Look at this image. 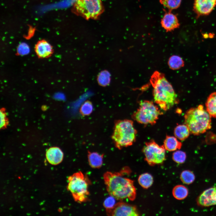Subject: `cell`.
I'll return each mask as SVG.
<instances>
[{"instance_id":"obj_25","label":"cell","mask_w":216,"mask_h":216,"mask_svg":"<svg viewBox=\"0 0 216 216\" xmlns=\"http://www.w3.org/2000/svg\"><path fill=\"white\" fill-rule=\"evenodd\" d=\"M160 4L170 10L175 9L180 6L182 0H159Z\"/></svg>"},{"instance_id":"obj_4","label":"cell","mask_w":216,"mask_h":216,"mask_svg":"<svg viewBox=\"0 0 216 216\" xmlns=\"http://www.w3.org/2000/svg\"><path fill=\"white\" fill-rule=\"evenodd\" d=\"M137 134L132 121L119 120L114 123L111 138L115 147L121 149L132 145L136 141Z\"/></svg>"},{"instance_id":"obj_17","label":"cell","mask_w":216,"mask_h":216,"mask_svg":"<svg viewBox=\"0 0 216 216\" xmlns=\"http://www.w3.org/2000/svg\"><path fill=\"white\" fill-rule=\"evenodd\" d=\"M206 110L211 117L216 118V92L211 93L207 100Z\"/></svg>"},{"instance_id":"obj_18","label":"cell","mask_w":216,"mask_h":216,"mask_svg":"<svg viewBox=\"0 0 216 216\" xmlns=\"http://www.w3.org/2000/svg\"><path fill=\"white\" fill-rule=\"evenodd\" d=\"M190 133L188 127L185 124H179L174 130L175 136L181 140H184L189 136Z\"/></svg>"},{"instance_id":"obj_5","label":"cell","mask_w":216,"mask_h":216,"mask_svg":"<svg viewBox=\"0 0 216 216\" xmlns=\"http://www.w3.org/2000/svg\"><path fill=\"white\" fill-rule=\"evenodd\" d=\"M67 189L71 193L74 201L79 203L86 202L89 194L88 188L90 182L81 171L74 173L68 178Z\"/></svg>"},{"instance_id":"obj_2","label":"cell","mask_w":216,"mask_h":216,"mask_svg":"<svg viewBox=\"0 0 216 216\" xmlns=\"http://www.w3.org/2000/svg\"><path fill=\"white\" fill-rule=\"evenodd\" d=\"M124 170L119 172H106L103 175L104 182L110 196L118 200L127 199L133 201L136 197V189L133 181L123 176Z\"/></svg>"},{"instance_id":"obj_29","label":"cell","mask_w":216,"mask_h":216,"mask_svg":"<svg viewBox=\"0 0 216 216\" xmlns=\"http://www.w3.org/2000/svg\"><path fill=\"white\" fill-rule=\"evenodd\" d=\"M0 117H1V124L0 127L1 128L4 127L6 123V120L5 115L3 112H0Z\"/></svg>"},{"instance_id":"obj_21","label":"cell","mask_w":216,"mask_h":216,"mask_svg":"<svg viewBox=\"0 0 216 216\" xmlns=\"http://www.w3.org/2000/svg\"><path fill=\"white\" fill-rule=\"evenodd\" d=\"M140 185L143 188L147 189L150 187L153 182L152 176L150 174L145 173L140 175L138 178Z\"/></svg>"},{"instance_id":"obj_13","label":"cell","mask_w":216,"mask_h":216,"mask_svg":"<svg viewBox=\"0 0 216 216\" xmlns=\"http://www.w3.org/2000/svg\"><path fill=\"white\" fill-rule=\"evenodd\" d=\"M162 27L166 31H172L178 28L180 24L177 16L171 12L166 13L161 20Z\"/></svg>"},{"instance_id":"obj_1","label":"cell","mask_w":216,"mask_h":216,"mask_svg":"<svg viewBox=\"0 0 216 216\" xmlns=\"http://www.w3.org/2000/svg\"><path fill=\"white\" fill-rule=\"evenodd\" d=\"M150 81L153 88L154 101L161 109L166 111L178 103L177 94L163 74L157 71L154 72Z\"/></svg>"},{"instance_id":"obj_14","label":"cell","mask_w":216,"mask_h":216,"mask_svg":"<svg viewBox=\"0 0 216 216\" xmlns=\"http://www.w3.org/2000/svg\"><path fill=\"white\" fill-rule=\"evenodd\" d=\"M46 157L48 161L52 165H57L63 160L64 154L62 150L57 147L49 148L46 151Z\"/></svg>"},{"instance_id":"obj_27","label":"cell","mask_w":216,"mask_h":216,"mask_svg":"<svg viewBox=\"0 0 216 216\" xmlns=\"http://www.w3.org/2000/svg\"><path fill=\"white\" fill-rule=\"evenodd\" d=\"M115 198L112 196L106 198L104 201L103 206L106 209L111 208L116 204Z\"/></svg>"},{"instance_id":"obj_16","label":"cell","mask_w":216,"mask_h":216,"mask_svg":"<svg viewBox=\"0 0 216 216\" xmlns=\"http://www.w3.org/2000/svg\"><path fill=\"white\" fill-rule=\"evenodd\" d=\"M182 145V143L178 141L176 137L166 135L163 145L166 150L172 152L180 149Z\"/></svg>"},{"instance_id":"obj_6","label":"cell","mask_w":216,"mask_h":216,"mask_svg":"<svg viewBox=\"0 0 216 216\" xmlns=\"http://www.w3.org/2000/svg\"><path fill=\"white\" fill-rule=\"evenodd\" d=\"M139 103L138 108L132 116V118L145 125L155 124L163 112L152 101L142 100Z\"/></svg>"},{"instance_id":"obj_24","label":"cell","mask_w":216,"mask_h":216,"mask_svg":"<svg viewBox=\"0 0 216 216\" xmlns=\"http://www.w3.org/2000/svg\"><path fill=\"white\" fill-rule=\"evenodd\" d=\"M180 178L183 183L189 184L194 182L195 176L192 171L189 170H185L183 171L181 173Z\"/></svg>"},{"instance_id":"obj_26","label":"cell","mask_w":216,"mask_h":216,"mask_svg":"<svg viewBox=\"0 0 216 216\" xmlns=\"http://www.w3.org/2000/svg\"><path fill=\"white\" fill-rule=\"evenodd\" d=\"M185 153L182 151L177 150L175 152L172 154V158L176 163L178 164L184 163L186 159Z\"/></svg>"},{"instance_id":"obj_22","label":"cell","mask_w":216,"mask_h":216,"mask_svg":"<svg viewBox=\"0 0 216 216\" xmlns=\"http://www.w3.org/2000/svg\"><path fill=\"white\" fill-rule=\"evenodd\" d=\"M111 80V74L106 70L100 72L98 75L97 81L98 84L103 87L108 86Z\"/></svg>"},{"instance_id":"obj_9","label":"cell","mask_w":216,"mask_h":216,"mask_svg":"<svg viewBox=\"0 0 216 216\" xmlns=\"http://www.w3.org/2000/svg\"><path fill=\"white\" fill-rule=\"evenodd\" d=\"M108 216H137L139 213L136 207L132 205L121 202L116 203L112 208L106 209Z\"/></svg>"},{"instance_id":"obj_12","label":"cell","mask_w":216,"mask_h":216,"mask_svg":"<svg viewBox=\"0 0 216 216\" xmlns=\"http://www.w3.org/2000/svg\"><path fill=\"white\" fill-rule=\"evenodd\" d=\"M35 53L39 58H44L50 57L53 52L52 46L46 40L38 41L34 46Z\"/></svg>"},{"instance_id":"obj_8","label":"cell","mask_w":216,"mask_h":216,"mask_svg":"<svg viewBox=\"0 0 216 216\" xmlns=\"http://www.w3.org/2000/svg\"><path fill=\"white\" fill-rule=\"evenodd\" d=\"M166 150L163 145L160 146L154 140L146 142L142 149L145 160L150 166L163 163L166 160Z\"/></svg>"},{"instance_id":"obj_3","label":"cell","mask_w":216,"mask_h":216,"mask_svg":"<svg viewBox=\"0 0 216 216\" xmlns=\"http://www.w3.org/2000/svg\"><path fill=\"white\" fill-rule=\"evenodd\" d=\"M211 116L202 105L191 108L185 112L184 124L190 133L194 135L203 134L211 127Z\"/></svg>"},{"instance_id":"obj_23","label":"cell","mask_w":216,"mask_h":216,"mask_svg":"<svg viewBox=\"0 0 216 216\" xmlns=\"http://www.w3.org/2000/svg\"><path fill=\"white\" fill-rule=\"evenodd\" d=\"M93 110V106L92 102L89 100L85 101L81 106L79 112L83 116L90 115Z\"/></svg>"},{"instance_id":"obj_10","label":"cell","mask_w":216,"mask_h":216,"mask_svg":"<svg viewBox=\"0 0 216 216\" xmlns=\"http://www.w3.org/2000/svg\"><path fill=\"white\" fill-rule=\"evenodd\" d=\"M216 6V0H194L193 10L197 17L209 15Z\"/></svg>"},{"instance_id":"obj_19","label":"cell","mask_w":216,"mask_h":216,"mask_svg":"<svg viewBox=\"0 0 216 216\" xmlns=\"http://www.w3.org/2000/svg\"><path fill=\"white\" fill-rule=\"evenodd\" d=\"M188 189L184 186L178 185L176 186L172 191V195L175 198L178 200H182L186 198L188 195Z\"/></svg>"},{"instance_id":"obj_11","label":"cell","mask_w":216,"mask_h":216,"mask_svg":"<svg viewBox=\"0 0 216 216\" xmlns=\"http://www.w3.org/2000/svg\"><path fill=\"white\" fill-rule=\"evenodd\" d=\"M197 204L207 207L216 205V187L209 188L204 191L198 197Z\"/></svg>"},{"instance_id":"obj_15","label":"cell","mask_w":216,"mask_h":216,"mask_svg":"<svg viewBox=\"0 0 216 216\" xmlns=\"http://www.w3.org/2000/svg\"><path fill=\"white\" fill-rule=\"evenodd\" d=\"M87 156L89 164L92 168L98 169L101 166L103 163V154L88 151Z\"/></svg>"},{"instance_id":"obj_28","label":"cell","mask_w":216,"mask_h":216,"mask_svg":"<svg viewBox=\"0 0 216 216\" xmlns=\"http://www.w3.org/2000/svg\"><path fill=\"white\" fill-rule=\"evenodd\" d=\"M24 50H28V47L26 44H20L18 49V51L19 53L21 55L25 54H26V52Z\"/></svg>"},{"instance_id":"obj_20","label":"cell","mask_w":216,"mask_h":216,"mask_svg":"<svg viewBox=\"0 0 216 216\" xmlns=\"http://www.w3.org/2000/svg\"><path fill=\"white\" fill-rule=\"evenodd\" d=\"M168 65L172 70H177L181 68L184 65V62L180 56L177 55H172L169 58Z\"/></svg>"},{"instance_id":"obj_7","label":"cell","mask_w":216,"mask_h":216,"mask_svg":"<svg viewBox=\"0 0 216 216\" xmlns=\"http://www.w3.org/2000/svg\"><path fill=\"white\" fill-rule=\"evenodd\" d=\"M74 8L77 14L87 19H97L104 10L101 0H77Z\"/></svg>"}]
</instances>
